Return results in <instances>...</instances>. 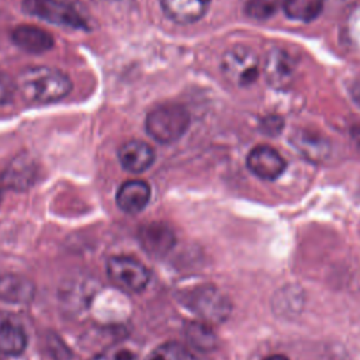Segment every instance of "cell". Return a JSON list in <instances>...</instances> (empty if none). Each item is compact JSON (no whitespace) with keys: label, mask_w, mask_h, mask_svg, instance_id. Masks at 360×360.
<instances>
[{"label":"cell","mask_w":360,"mask_h":360,"mask_svg":"<svg viewBox=\"0 0 360 360\" xmlns=\"http://www.w3.org/2000/svg\"><path fill=\"white\" fill-rule=\"evenodd\" d=\"M21 97L34 104H48L65 98L72 90V80L63 72L49 66L24 69L15 80Z\"/></svg>","instance_id":"cell-1"},{"label":"cell","mask_w":360,"mask_h":360,"mask_svg":"<svg viewBox=\"0 0 360 360\" xmlns=\"http://www.w3.org/2000/svg\"><path fill=\"white\" fill-rule=\"evenodd\" d=\"M190 125V114L180 104H163L146 115V134L159 143H172L180 139Z\"/></svg>","instance_id":"cell-2"},{"label":"cell","mask_w":360,"mask_h":360,"mask_svg":"<svg viewBox=\"0 0 360 360\" xmlns=\"http://www.w3.org/2000/svg\"><path fill=\"white\" fill-rule=\"evenodd\" d=\"M221 70L229 83L246 87L256 82L260 72V62L253 49L245 45H235L224 53Z\"/></svg>","instance_id":"cell-3"},{"label":"cell","mask_w":360,"mask_h":360,"mask_svg":"<svg viewBox=\"0 0 360 360\" xmlns=\"http://www.w3.org/2000/svg\"><path fill=\"white\" fill-rule=\"evenodd\" d=\"M22 8L25 13L51 24L75 30L89 28L83 14L66 0H22Z\"/></svg>","instance_id":"cell-4"},{"label":"cell","mask_w":360,"mask_h":360,"mask_svg":"<svg viewBox=\"0 0 360 360\" xmlns=\"http://www.w3.org/2000/svg\"><path fill=\"white\" fill-rule=\"evenodd\" d=\"M186 305L208 323L224 322L231 312V302L212 285H202L186 294Z\"/></svg>","instance_id":"cell-5"},{"label":"cell","mask_w":360,"mask_h":360,"mask_svg":"<svg viewBox=\"0 0 360 360\" xmlns=\"http://www.w3.org/2000/svg\"><path fill=\"white\" fill-rule=\"evenodd\" d=\"M107 274L120 288L141 292L149 283V271L143 263L131 256H112L107 262Z\"/></svg>","instance_id":"cell-6"},{"label":"cell","mask_w":360,"mask_h":360,"mask_svg":"<svg viewBox=\"0 0 360 360\" xmlns=\"http://www.w3.org/2000/svg\"><path fill=\"white\" fill-rule=\"evenodd\" d=\"M297 60L283 48H273L266 53L263 72L267 83L274 89H287L294 79Z\"/></svg>","instance_id":"cell-7"},{"label":"cell","mask_w":360,"mask_h":360,"mask_svg":"<svg viewBox=\"0 0 360 360\" xmlns=\"http://www.w3.org/2000/svg\"><path fill=\"white\" fill-rule=\"evenodd\" d=\"M248 169L263 180H274L280 177L285 170L284 158L269 145L255 146L246 158Z\"/></svg>","instance_id":"cell-8"},{"label":"cell","mask_w":360,"mask_h":360,"mask_svg":"<svg viewBox=\"0 0 360 360\" xmlns=\"http://www.w3.org/2000/svg\"><path fill=\"white\" fill-rule=\"evenodd\" d=\"M138 239L145 252L150 256L162 257L167 255L176 245L173 229L163 222H149L139 228Z\"/></svg>","instance_id":"cell-9"},{"label":"cell","mask_w":360,"mask_h":360,"mask_svg":"<svg viewBox=\"0 0 360 360\" xmlns=\"http://www.w3.org/2000/svg\"><path fill=\"white\" fill-rule=\"evenodd\" d=\"M118 159L127 172L142 173L153 165L155 150L149 143L134 139L120 146Z\"/></svg>","instance_id":"cell-10"},{"label":"cell","mask_w":360,"mask_h":360,"mask_svg":"<svg viewBox=\"0 0 360 360\" xmlns=\"http://www.w3.org/2000/svg\"><path fill=\"white\" fill-rule=\"evenodd\" d=\"M150 198V187L143 180H128L122 183L117 191V205L127 214L141 212Z\"/></svg>","instance_id":"cell-11"},{"label":"cell","mask_w":360,"mask_h":360,"mask_svg":"<svg viewBox=\"0 0 360 360\" xmlns=\"http://www.w3.org/2000/svg\"><path fill=\"white\" fill-rule=\"evenodd\" d=\"M27 333L22 325L7 312L0 311V353L18 356L25 350Z\"/></svg>","instance_id":"cell-12"},{"label":"cell","mask_w":360,"mask_h":360,"mask_svg":"<svg viewBox=\"0 0 360 360\" xmlns=\"http://www.w3.org/2000/svg\"><path fill=\"white\" fill-rule=\"evenodd\" d=\"M11 41L22 51L30 53H42L53 46V37L34 25H18L11 32Z\"/></svg>","instance_id":"cell-13"},{"label":"cell","mask_w":360,"mask_h":360,"mask_svg":"<svg viewBox=\"0 0 360 360\" xmlns=\"http://www.w3.org/2000/svg\"><path fill=\"white\" fill-rule=\"evenodd\" d=\"M211 0H162L165 14L179 24L200 20L208 10Z\"/></svg>","instance_id":"cell-14"},{"label":"cell","mask_w":360,"mask_h":360,"mask_svg":"<svg viewBox=\"0 0 360 360\" xmlns=\"http://www.w3.org/2000/svg\"><path fill=\"white\" fill-rule=\"evenodd\" d=\"M34 297V285L30 280L15 276L4 274L0 277V298L10 302L27 304Z\"/></svg>","instance_id":"cell-15"},{"label":"cell","mask_w":360,"mask_h":360,"mask_svg":"<svg viewBox=\"0 0 360 360\" xmlns=\"http://www.w3.org/2000/svg\"><path fill=\"white\" fill-rule=\"evenodd\" d=\"M291 143L300 150L301 155L311 160H322L329 153L328 141L314 132L298 131L291 138Z\"/></svg>","instance_id":"cell-16"},{"label":"cell","mask_w":360,"mask_h":360,"mask_svg":"<svg viewBox=\"0 0 360 360\" xmlns=\"http://www.w3.org/2000/svg\"><path fill=\"white\" fill-rule=\"evenodd\" d=\"M37 176L35 165L25 156L13 160L3 174V180L13 188H27Z\"/></svg>","instance_id":"cell-17"},{"label":"cell","mask_w":360,"mask_h":360,"mask_svg":"<svg viewBox=\"0 0 360 360\" xmlns=\"http://www.w3.org/2000/svg\"><path fill=\"white\" fill-rule=\"evenodd\" d=\"M323 8V0H284L285 15L297 21H312Z\"/></svg>","instance_id":"cell-18"},{"label":"cell","mask_w":360,"mask_h":360,"mask_svg":"<svg viewBox=\"0 0 360 360\" xmlns=\"http://www.w3.org/2000/svg\"><path fill=\"white\" fill-rule=\"evenodd\" d=\"M186 336L190 345L201 352H210L217 347L215 333L211 330V328H208L204 323H198V322L188 323L186 328Z\"/></svg>","instance_id":"cell-19"},{"label":"cell","mask_w":360,"mask_h":360,"mask_svg":"<svg viewBox=\"0 0 360 360\" xmlns=\"http://www.w3.org/2000/svg\"><path fill=\"white\" fill-rule=\"evenodd\" d=\"M146 360H195L193 353L177 342H167L153 349Z\"/></svg>","instance_id":"cell-20"},{"label":"cell","mask_w":360,"mask_h":360,"mask_svg":"<svg viewBox=\"0 0 360 360\" xmlns=\"http://www.w3.org/2000/svg\"><path fill=\"white\" fill-rule=\"evenodd\" d=\"M284 6V0H249L245 11L250 18L267 20Z\"/></svg>","instance_id":"cell-21"},{"label":"cell","mask_w":360,"mask_h":360,"mask_svg":"<svg viewBox=\"0 0 360 360\" xmlns=\"http://www.w3.org/2000/svg\"><path fill=\"white\" fill-rule=\"evenodd\" d=\"M90 360H135V354L127 347H111L96 354Z\"/></svg>","instance_id":"cell-22"},{"label":"cell","mask_w":360,"mask_h":360,"mask_svg":"<svg viewBox=\"0 0 360 360\" xmlns=\"http://www.w3.org/2000/svg\"><path fill=\"white\" fill-rule=\"evenodd\" d=\"M15 91H17L15 82L6 73L0 72V104H6L11 101Z\"/></svg>","instance_id":"cell-23"},{"label":"cell","mask_w":360,"mask_h":360,"mask_svg":"<svg viewBox=\"0 0 360 360\" xmlns=\"http://www.w3.org/2000/svg\"><path fill=\"white\" fill-rule=\"evenodd\" d=\"M283 128V120L280 117H267L263 121V129L266 134H277Z\"/></svg>","instance_id":"cell-24"},{"label":"cell","mask_w":360,"mask_h":360,"mask_svg":"<svg viewBox=\"0 0 360 360\" xmlns=\"http://www.w3.org/2000/svg\"><path fill=\"white\" fill-rule=\"evenodd\" d=\"M350 96L353 101L360 107V76L350 86Z\"/></svg>","instance_id":"cell-25"},{"label":"cell","mask_w":360,"mask_h":360,"mask_svg":"<svg viewBox=\"0 0 360 360\" xmlns=\"http://www.w3.org/2000/svg\"><path fill=\"white\" fill-rule=\"evenodd\" d=\"M263 360H288V357H285L284 354H271V356L264 357Z\"/></svg>","instance_id":"cell-26"}]
</instances>
